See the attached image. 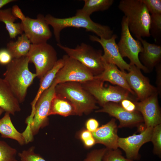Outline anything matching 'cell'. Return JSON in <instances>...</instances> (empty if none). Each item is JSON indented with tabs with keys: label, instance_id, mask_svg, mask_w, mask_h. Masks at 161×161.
I'll return each instance as SVG.
<instances>
[{
	"label": "cell",
	"instance_id": "30",
	"mask_svg": "<svg viewBox=\"0 0 161 161\" xmlns=\"http://www.w3.org/2000/svg\"><path fill=\"white\" fill-rule=\"evenodd\" d=\"M102 161H134L124 157L121 151L118 148L107 149Z\"/></svg>",
	"mask_w": 161,
	"mask_h": 161
},
{
	"label": "cell",
	"instance_id": "21",
	"mask_svg": "<svg viewBox=\"0 0 161 161\" xmlns=\"http://www.w3.org/2000/svg\"><path fill=\"white\" fill-rule=\"evenodd\" d=\"M10 114L6 112L4 116L0 119V134L1 137L14 140L21 145L27 143L23 133L18 132L14 127Z\"/></svg>",
	"mask_w": 161,
	"mask_h": 161
},
{
	"label": "cell",
	"instance_id": "4",
	"mask_svg": "<svg viewBox=\"0 0 161 161\" xmlns=\"http://www.w3.org/2000/svg\"><path fill=\"white\" fill-rule=\"evenodd\" d=\"M55 94L64 97L74 106L76 115L88 114L94 110H97V101L93 97L80 83L69 82L57 84Z\"/></svg>",
	"mask_w": 161,
	"mask_h": 161
},
{
	"label": "cell",
	"instance_id": "35",
	"mask_svg": "<svg viewBox=\"0 0 161 161\" xmlns=\"http://www.w3.org/2000/svg\"><path fill=\"white\" fill-rule=\"evenodd\" d=\"M134 101L129 99H126L122 100L120 103V104L126 111L132 112L137 111Z\"/></svg>",
	"mask_w": 161,
	"mask_h": 161
},
{
	"label": "cell",
	"instance_id": "16",
	"mask_svg": "<svg viewBox=\"0 0 161 161\" xmlns=\"http://www.w3.org/2000/svg\"><path fill=\"white\" fill-rule=\"evenodd\" d=\"M157 93L138 102L134 101L136 111L141 114L146 128H153L161 124V114Z\"/></svg>",
	"mask_w": 161,
	"mask_h": 161
},
{
	"label": "cell",
	"instance_id": "19",
	"mask_svg": "<svg viewBox=\"0 0 161 161\" xmlns=\"http://www.w3.org/2000/svg\"><path fill=\"white\" fill-rule=\"evenodd\" d=\"M138 39L141 42L143 48L142 52L139 54L140 61L150 72L160 63L161 46L149 43L142 38Z\"/></svg>",
	"mask_w": 161,
	"mask_h": 161
},
{
	"label": "cell",
	"instance_id": "12",
	"mask_svg": "<svg viewBox=\"0 0 161 161\" xmlns=\"http://www.w3.org/2000/svg\"><path fill=\"white\" fill-rule=\"evenodd\" d=\"M129 64L128 72L124 71V74L130 87L136 94L137 100L142 101L158 93L156 87L150 83L148 78L143 75L141 69L134 65Z\"/></svg>",
	"mask_w": 161,
	"mask_h": 161
},
{
	"label": "cell",
	"instance_id": "23",
	"mask_svg": "<svg viewBox=\"0 0 161 161\" xmlns=\"http://www.w3.org/2000/svg\"><path fill=\"white\" fill-rule=\"evenodd\" d=\"M13 14L11 8L0 10V22L4 23L10 38H15L18 35L23 34L21 22H15L17 20Z\"/></svg>",
	"mask_w": 161,
	"mask_h": 161
},
{
	"label": "cell",
	"instance_id": "36",
	"mask_svg": "<svg viewBox=\"0 0 161 161\" xmlns=\"http://www.w3.org/2000/svg\"><path fill=\"white\" fill-rule=\"evenodd\" d=\"M156 84L158 95H161V65L160 63L156 66Z\"/></svg>",
	"mask_w": 161,
	"mask_h": 161
},
{
	"label": "cell",
	"instance_id": "8",
	"mask_svg": "<svg viewBox=\"0 0 161 161\" xmlns=\"http://www.w3.org/2000/svg\"><path fill=\"white\" fill-rule=\"evenodd\" d=\"M117 45L121 56L123 58H127L130 60L129 64L134 65L145 72H149L139 59V55L143 49L142 45L139 40L135 39L132 36L124 16L121 20V36Z\"/></svg>",
	"mask_w": 161,
	"mask_h": 161
},
{
	"label": "cell",
	"instance_id": "42",
	"mask_svg": "<svg viewBox=\"0 0 161 161\" xmlns=\"http://www.w3.org/2000/svg\"><path fill=\"white\" fill-rule=\"evenodd\" d=\"M4 111V110L0 107V116L2 114Z\"/></svg>",
	"mask_w": 161,
	"mask_h": 161
},
{
	"label": "cell",
	"instance_id": "15",
	"mask_svg": "<svg viewBox=\"0 0 161 161\" xmlns=\"http://www.w3.org/2000/svg\"><path fill=\"white\" fill-rule=\"evenodd\" d=\"M102 107L101 109L96 110L95 112L106 113L118 119L120 122L118 128L136 126L144 121L140 112H128L119 103L109 102Z\"/></svg>",
	"mask_w": 161,
	"mask_h": 161
},
{
	"label": "cell",
	"instance_id": "40",
	"mask_svg": "<svg viewBox=\"0 0 161 161\" xmlns=\"http://www.w3.org/2000/svg\"><path fill=\"white\" fill-rule=\"evenodd\" d=\"M84 145L87 147H90L94 145L95 143V140L92 137L83 141Z\"/></svg>",
	"mask_w": 161,
	"mask_h": 161
},
{
	"label": "cell",
	"instance_id": "29",
	"mask_svg": "<svg viewBox=\"0 0 161 161\" xmlns=\"http://www.w3.org/2000/svg\"><path fill=\"white\" fill-rule=\"evenodd\" d=\"M151 141L154 145L153 153L159 157L161 156V124L154 127Z\"/></svg>",
	"mask_w": 161,
	"mask_h": 161
},
{
	"label": "cell",
	"instance_id": "38",
	"mask_svg": "<svg viewBox=\"0 0 161 161\" xmlns=\"http://www.w3.org/2000/svg\"><path fill=\"white\" fill-rule=\"evenodd\" d=\"M99 125L98 121L93 118L88 119L86 124L87 130L92 133L95 131L98 128Z\"/></svg>",
	"mask_w": 161,
	"mask_h": 161
},
{
	"label": "cell",
	"instance_id": "6",
	"mask_svg": "<svg viewBox=\"0 0 161 161\" xmlns=\"http://www.w3.org/2000/svg\"><path fill=\"white\" fill-rule=\"evenodd\" d=\"M57 45L66 55L86 67L94 76L100 74L103 71L101 50L95 49L84 43L78 45L75 48L64 46L60 43H57Z\"/></svg>",
	"mask_w": 161,
	"mask_h": 161
},
{
	"label": "cell",
	"instance_id": "24",
	"mask_svg": "<svg viewBox=\"0 0 161 161\" xmlns=\"http://www.w3.org/2000/svg\"><path fill=\"white\" fill-rule=\"evenodd\" d=\"M55 114L67 117L76 114L74 106L68 100L55 94L51 102L49 116Z\"/></svg>",
	"mask_w": 161,
	"mask_h": 161
},
{
	"label": "cell",
	"instance_id": "13",
	"mask_svg": "<svg viewBox=\"0 0 161 161\" xmlns=\"http://www.w3.org/2000/svg\"><path fill=\"white\" fill-rule=\"evenodd\" d=\"M117 37V35L113 34L108 39L101 38L94 35H90L89 38L90 40L97 42L101 46L104 51L102 56L103 61L114 64L122 71H128L130 65L124 60L120 53L116 42Z\"/></svg>",
	"mask_w": 161,
	"mask_h": 161
},
{
	"label": "cell",
	"instance_id": "14",
	"mask_svg": "<svg viewBox=\"0 0 161 161\" xmlns=\"http://www.w3.org/2000/svg\"><path fill=\"white\" fill-rule=\"evenodd\" d=\"M153 128H146L139 134L119 137L118 147L124 151L126 158L134 161L140 159L139 150L144 144L151 141Z\"/></svg>",
	"mask_w": 161,
	"mask_h": 161
},
{
	"label": "cell",
	"instance_id": "3",
	"mask_svg": "<svg viewBox=\"0 0 161 161\" xmlns=\"http://www.w3.org/2000/svg\"><path fill=\"white\" fill-rule=\"evenodd\" d=\"M118 7L127 19L131 33L137 39L150 36L151 14L142 0H121Z\"/></svg>",
	"mask_w": 161,
	"mask_h": 161
},
{
	"label": "cell",
	"instance_id": "34",
	"mask_svg": "<svg viewBox=\"0 0 161 161\" xmlns=\"http://www.w3.org/2000/svg\"><path fill=\"white\" fill-rule=\"evenodd\" d=\"M13 58L9 51L5 48L0 49V64L7 65L12 61Z\"/></svg>",
	"mask_w": 161,
	"mask_h": 161
},
{
	"label": "cell",
	"instance_id": "33",
	"mask_svg": "<svg viewBox=\"0 0 161 161\" xmlns=\"http://www.w3.org/2000/svg\"><path fill=\"white\" fill-rule=\"evenodd\" d=\"M107 148L94 150L89 153L83 161H102L103 157Z\"/></svg>",
	"mask_w": 161,
	"mask_h": 161
},
{
	"label": "cell",
	"instance_id": "37",
	"mask_svg": "<svg viewBox=\"0 0 161 161\" xmlns=\"http://www.w3.org/2000/svg\"><path fill=\"white\" fill-rule=\"evenodd\" d=\"M11 11L13 15L17 19H19L21 22L24 21L26 17L22 12L21 10L17 5L13 6L11 8Z\"/></svg>",
	"mask_w": 161,
	"mask_h": 161
},
{
	"label": "cell",
	"instance_id": "31",
	"mask_svg": "<svg viewBox=\"0 0 161 161\" xmlns=\"http://www.w3.org/2000/svg\"><path fill=\"white\" fill-rule=\"evenodd\" d=\"M35 147L32 146L28 149L18 153L21 161H46L39 154L34 152Z\"/></svg>",
	"mask_w": 161,
	"mask_h": 161
},
{
	"label": "cell",
	"instance_id": "18",
	"mask_svg": "<svg viewBox=\"0 0 161 161\" xmlns=\"http://www.w3.org/2000/svg\"><path fill=\"white\" fill-rule=\"evenodd\" d=\"M102 61L104 70L100 74L94 76V79L103 82H109L113 85L127 90L131 94L134 95V92L131 89L126 81L124 74V71L120 70L114 64Z\"/></svg>",
	"mask_w": 161,
	"mask_h": 161
},
{
	"label": "cell",
	"instance_id": "25",
	"mask_svg": "<svg viewBox=\"0 0 161 161\" xmlns=\"http://www.w3.org/2000/svg\"><path fill=\"white\" fill-rule=\"evenodd\" d=\"M31 44L23 33L15 41H10L7 44L6 49L11 54L13 59L26 56L31 47Z\"/></svg>",
	"mask_w": 161,
	"mask_h": 161
},
{
	"label": "cell",
	"instance_id": "32",
	"mask_svg": "<svg viewBox=\"0 0 161 161\" xmlns=\"http://www.w3.org/2000/svg\"><path fill=\"white\" fill-rule=\"evenodd\" d=\"M151 15L161 14V0H142Z\"/></svg>",
	"mask_w": 161,
	"mask_h": 161
},
{
	"label": "cell",
	"instance_id": "5",
	"mask_svg": "<svg viewBox=\"0 0 161 161\" xmlns=\"http://www.w3.org/2000/svg\"><path fill=\"white\" fill-rule=\"evenodd\" d=\"M57 83L54 80L51 85L45 90L37 100L34 109L26 119L27 126L23 132L27 141L32 140L40 129L46 126L48 122V117L51 103L55 95V88Z\"/></svg>",
	"mask_w": 161,
	"mask_h": 161
},
{
	"label": "cell",
	"instance_id": "9",
	"mask_svg": "<svg viewBox=\"0 0 161 161\" xmlns=\"http://www.w3.org/2000/svg\"><path fill=\"white\" fill-rule=\"evenodd\" d=\"M27 56L35 67L36 77L41 79L53 66L58 60L57 52L47 43L31 44Z\"/></svg>",
	"mask_w": 161,
	"mask_h": 161
},
{
	"label": "cell",
	"instance_id": "1",
	"mask_svg": "<svg viewBox=\"0 0 161 161\" xmlns=\"http://www.w3.org/2000/svg\"><path fill=\"white\" fill-rule=\"evenodd\" d=\"M29 63L27 56L13 59L4 74V80L20 103L25 100L27 89L36 77L29 70Z\"/></svg>",
	"mask_w": 161,
	"mask_h": 161
},
{
	"label": "cell",
	"instance_id": "41",
	"mask_svg": "<svg viewBox=\"0 0 161 161\" xmlns=\"http://www.w3.org/2000/svg\"><path fill=\"white\" fill-rule=\"evenodd\" d=\"M16 1V0H0V10L4 6Z\"/></svg>",
	"mask_w": 161,
	"mask_h": 161
},
{
	"label": "cell",
	"instance_id": "20",
	"mask_svg": "<svg viewBox=\"0 0 161 161\" xmlns=\"http://www.w3.org/2000/svg\"><path fill=\"white\" fill-rule=\"evenodd\" d=\"M19 102L4 78L0 77V107L14 115L21 110Z\"/></svg>",
	"mask_w": 161,
	"mask_h": 161
},
{
	"label": "cell",
	"instance_id": "39",
	"mask_svg": "<svg viewBox=\"0 0 161 161\" xmlns=\"http://www.w3.org/2000/svg\"><path fill=\"white\" fill-rule=\"evenodd\" d=\"M92 137V133L87 130L83 131L80 134V138L83 142Z\"/></svg>",
	"mask_w": 161,
	"mask_h": 161
},
{
	"label": "cell",
	"instance_id": "27",
	"mask_svg": "<svg viewBox=\"0 0 161 161\" xmlns=\"http://www.w3.org/2000/svg\"><path fill=\"white\" fill-rule=\"evenodd\" d=\"M17 151L5 142L0 140V161H18Z\"/></svg>",
	"mask_w": 161,
	"mask_h": 161
},
{
	"label": "cell",
	"instance_id": "22",
	"mask_svg": "<svg viewBox=\"0 0 161 161\" xmlns=\"http://www.w3.org/2000/svg\"><path fill=\"white\" fill-rule=\"evenodd\" d=\"M64 64V61L62 58L58 60L53 67L40 79L39 86L37 94L31 103V112L33 110L35 103L41 94L51 85L57 73L63 66Z\"/></svg>",
	"mask_w": 161,
	"mask_h": 161
},
{
	"label": "cell",
	"instance_id": "17",
	"mask_svg": "<svg viewBox=\"0 0 161 161\" xmlns=\"http://www.w3.org/2000/svg\"><path fill=\"white\" fill-rule=\"evenodd\" d=\"M118 128L116 120L114 118L106 124L98 128L92 132L96 143L103 144L109 149L118 148L119 137L117 133Z\"/></svg>",
	"mask_w": 161,
	"mask_h": 161
},
{
	"label": "cell",
	"instance_id": "26",
	"mask_svg": "<svg viewBox=\"0 0 161 161\" xmlns=\"http://www.w3.org/2000/svg\"><path fill=\"white\" fill-rule=\"evenodd\" d=\"M83 7L78 10L76 14L90 17L93 13L108 10L113 4V0H84Z\"/></svg>",
	"mask_w": 161,
	"mask_h": 161
},
{
	"label": "cell",
	"instance_id": "7",
	"mask_svg": "<svg viewBox=\"0 0 161 161\" xmlns=\"http://www.w3.org/2000/svg\"><path fill=\"white\" fill-rule=\"evenodd\" d=\"M104 82L94 79L81 83L83 87L95 98L101 106L109 102L119 103L123 100L128 99L135 101L130 96L127 90L117 86H105Z\"/></svg>",
	"mask_w": 161,
	"mask_h": 161
},
{
	"label": "cell",
	"instance_id": "11",
	"mask_svg": "<svg viewBox=\"0 0 161 161\" xmlns=\"http://www.w3.org/2000/svg\"><path fill=\"white\" fill-rule=\"evenodd\" d=\"M21 23L24 33L32 44L47 43L52 36L49 25L42 14H38L35 19L26 17Z\"/></svg>",
	"mask_w": 161,
	"mask_h": 161
},
{
	"label": "cell",
	"instance_id": "2",
	"mask_svg": "<svg viewBox=\"0 0 161 161\" xmlns=\"http://www.w3.org/2000/svg\"><path fill=\"white\" fill-rule=\"evenodd\" d=\"M45 18L47 24L52 27L58 43H60L61 32L63 29L69 27L84 28L87 31L95 33L101 38L108 39L113 35V30L109 26L94 22L90 17L76 13L74 16L63 18H56L48 14Z\"/></svg>",
	"mask_w": 161,
	"mask_h": 161
},
{
	"label": "cell",
	"instance_id": "28",
	"mask_svg": "<svg viewBox=\"0 0 161 161\" xmlns=\"http://www.w3.org/2000/svg\"><path fill=\"white\" fill-rule=\"evenodd\" d=\"M151 17L150 33L157 41L161 38V14L151 15Z\"/></svg>",
	"mask_w": 161,
	"mask_h": 161
},
{
	"label": "cell",
	"instance_id": "10",
	"mask_svg": "<svg viewBox=\"0 0 161 161\" xmlns=\"http://www.w3.org/2000/svg\"><path fill=\"white\" fill-rule=\"evenodd\" d=\"M63 66L57 73L54 81L58 84L66 82L84 83L94 79V76L85 66L67 55L62 57Z\"/></svg>",
	"mask_w": 161,
	"mask_h": 161
}]
</instances>
